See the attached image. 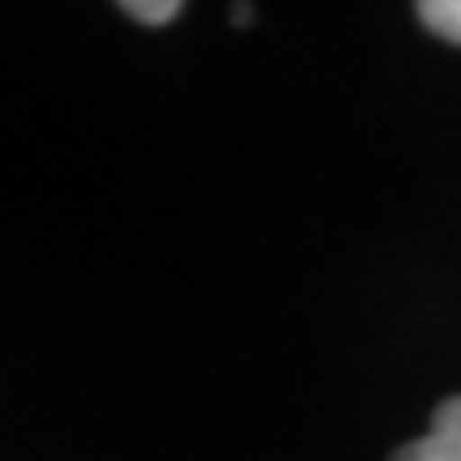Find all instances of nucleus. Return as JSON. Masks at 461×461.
Returning a JSON list of instances; mask_svg holds the SVG:
<instances>
[{"mask_svg":"<svg viewBox=\"0 0 461 461\" xmlns=\"http://www.w3.org/2000/svg\"><path fill=\"white\" fill-rule=\"evenodd\" d=\"M389 461H461V397L440 402L428 436H419L406 448H397Z\"/></svg>","mask_w":461,"mask_h":461,"instance_id":"obj_1","label":"nucleus"},{"mask_svg":"<svg viewBox=\"0 0 461 461\" xmlns=\"http://www.w3.org/2000/svg\"><path fill=\"white\" fill-rule=\"evenodd\" d=\"M419 22L431 34H440L445 43L461 48V0H423L419 5Z\"/></svg>","mask_w":461,"mask_h":461,"instance_id":"obj_2","label":"nucleus"},{"mask_svg":"<svg viewBox=\"0 0 461 461\" xmlns=\"http://www.w3.org/2000/svg\"><path fill=\"white\" fill-rule=\"evenodd\" d=\"M180 14H184L180 0H129L124 5V17L141 22V26H167V22H176Z\"/></svg>","mask_w":461,"mask_h":461,"instance_id":"obj_3","label":"nucleus"},{"mask_svg":"<svg viewBox=\"0 0 461 461\" xmlns=\"http://www.w3.org/2000/svg\"><path fill=\"white\" fill-rule=\"evenodd\" d=\"M230 22H235V26H252V9H248V5H235V9H230Z\"/></svg>","mask_w":461,"mask_h":461,"instance_id":"obj_4","label":"nucleus"}]
</instances>
